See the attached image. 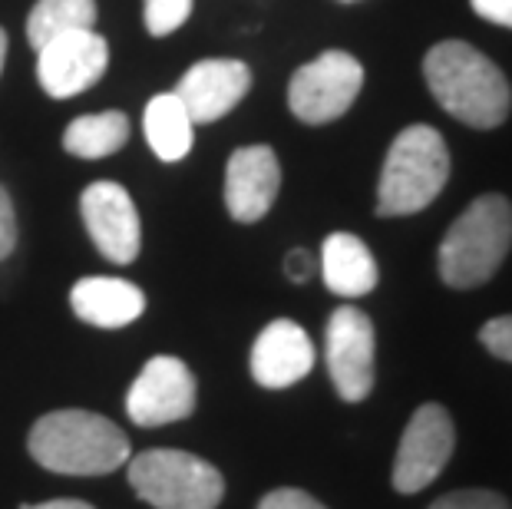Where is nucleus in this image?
Here are the masks:
<instances>
[{"label": "nucleus", "instance_id": "1", "mask_svg": "<svg viewBox=\"0 0 512 509\" xmlns=\"http://www.w3.org/2000/svg\"><path fill=\"white\" fill-rule=\"evenodd\" d=\"M423 77L443 110L473 129H496L512 110L506 73L463 40L437 43L423 60Z\"/></svg>", "mask_w": 512, "mask_h": 509}, {"label": "nucleus", "instance_id": "2", "mask_svg": "<svg viewBox=\"0 0 512 509\" xmlns=\"http://www.w3.org/2000/svg\"><path fill=\"white\" fill-rule=\"evenodd\" d=\"M27 447L43 470L67 476H103L129 460L126 433L90 410H53L40 417Z\"/></svg>", "mask_w": 512, "mask_h": 509}, {"label": "nucleus", "instance_id": "3", "mask_svg": "<svg viewBox=\"0 0 512 509\" xmlns=\"http://www.w3.org/2000/svg\"><path fill=\"white\" fill-rule=\"evenodd\" d=\"M512 248V205L503 196H479L450 225L440 245V278L450 288H479L499 272Z\"/></svg>", "mask_w": 512, "mask_h": 509}, {"label": "nucleus", "instance_id": "4", "mask_svg": "<svg viewBox=\"0 0 512 509\" xmlns=\"http://www.w3.org/2000/svg\"><path fill=\"white\" fill-rule=\"evenodd\" d=\"M450 179V149L433 126H407L390 143L377 186V215H413L427 209Z\"/></svg>", "mask_w": 512, "mask_h": 509}, {"label": "nucleus", "instance_id": "5", "mask_svg": "<svg viewBox=\"0 0 512 509\" xmlns=\"http://www.w3.org/2000/svg\"><path fill=\"white\" fill-rule=\"evenodd\" d=\"M129 463V486L156 509H215L225 496L222 473L185 450H146Z\"/></svg>", "mask_w": 512, "mask_h": 509}, {"label": "nucleus", "instance_id": "6", "mask_svg": "<svg viewBox=\"0 0 512 509\" xmlns=\"http://www.w3.org/2000/svg\"><path fill=\"white\" fill-rule=\"evenodd\" d=\"M361 86V60L344 50H328L318 60L304 63L301 70H294L288 86V106L308 126L334 123V119H341L354 106Z\"/></svg>", "mask_w": 512, "mask_h": 509}, {"label": "nucleus", "instance_id": "7", "mask_svg": "<svg viewBox=\"0 0 512 509\" xmlns=\"http://www.w3.org/2000/svg\"><path fill=\"white\" fill-rule=\"evenodd\" d=\"M456 450L453 417L440 404H423L410 417L394 460V490L420 493L437 480Z\"/></svg>", "mask_w": 512, "mask_h": 509}, {"label": "nucleus", "instance_id": "8", "mask_svg": "<svg viewBox=\"0 0 512 509\" xmlns=\"http://www.w3.org/2000/svg\"><path fill=\"white\" fill-rule=\"evenodd\" d=\"M195 397H199V387H195L189 364L179 361V357L159 354L146 361L133 387H129L126 414L139 427H166L192 414Z\"/></svg>", "mask_w": 512, "mask_h": 509}, {"label": "nucleus", "instance_id": "9", "mask_svg": "<svg viewBox=\"0 0 512 509\" xmlns=\"http://www.w3.org/2000/svg\"><path fill=\"white\" fill-rule=\"evenodd\" d=\"M374 324L361 308H337L328 321V371L347 404H361L374 391Z\"/></svg>", "mask_w": 512, "mask_h": 509}, {"label": "nucleus", "instance_id": "10", "mask_svg": "<svg viewBox=\"0 0 512 509\" xmlns=\"http://www.w3.org/2000/svg\"><path fill=\"white\" fill-rule=\"evenodd\" d=\"M106 63H110L106 40L96 30H73L37 50V80L53 100H70L103 77Z\"/></svg>", "mask_w": 512, "mask_h": 509}, {"label": "nucleus", "instance_id": "11", "mask_svg": "<svg viewBox=\"0 0 512 509\" xmlns=\"http://www.w3.org/2000/svg\"><path fill=\"white\" fill-rule=\"evenodd\" d=\"M83 225L90 232L93 245L116 265L136 262L139 245H143V229H139L136 202L119 182H93L80 196Z\"/></svg>", "mask_w": 512, "mask_h": 509}, {"label": "nucleus", "instance_id": "12", "mask_svg": "<svg viewBox=\"0 0 512 509\" xmlns=\"http://www.w3.org/2000/svg\"><path fill=\"white\" fill-rule=\"evenodd\" d=\"M281 189V166L271 146L235 149L225 169V205L235 222L265 219Z\"/></svg>", "mask_w": 512, "mask_h": 509}, {"label": "nucleus", "instance_id": "13", "mask_svg": "<svg viewBox=\"0 0 512 509\" xmlns=\"http://www.w3.org/2000/svg\"><path fill=\"white\" fill-rule=\"evenodd\" d=\"M252 90V70L242 60H202L179 80L176 96L192 123H215L235 110Z\"/></svg>", "mask_w": 512, "mask_h": 509}, {"label": "nucleus", "instance_id": "14", "mask_svg": "<svg viewBox=\"0 0 512 509\" xmlns=\"http://www.w3.org/2000/svg\"><path fill=\"white\" fill-rule=\"evenodd\" d=\"M314 367V344L301 324L288 318L271 321L258 334L252 348V377L268 391H285V387L304 381Z\"/></svg>", "mask_w": 512, "mask_h": 509}, {"label": "nucleus", "instance_id": "15", "mask_svg": "<svg viewBox=\"0 0 512 509\" xmlns=\"http://www.w3.org/2000/svg\"><path fill=\"white\" fill-rule=\"evenodd\" d=\"M70 308L93 328H126L146 311V295L123 278H83L70 291Z\"/></svg>", "mask_w": 512, "mask_h": 509}, {"label": "nucleus", "instance_id": "16", "mask_svg": "<svg viewBox=\"0 0 512 509\" xmlns=\"http://www.w3.org/2000/svg\"><path fill=\"white\" fill-rule=\"evenodd\" d=\"M321 275L328 291L341 298H361L377 288V262L370 248L351 232H334L324 238Z\"/></svg>", "mask_w": 512, "mask_h": 509}, {"label": "nucleus", "instance_id": "17", "mask_svg": "<svg viewBox=\"0 0 512 509\" xmlns=\"http://www.w3.org/2000/svg\"><path fill=\"white\" fill-rule=\"evenodd\" d=\"M143 129H146V143L162 162H179L189 156L195 123L176 93L152 96L143 116Z\"/></svg>", "mask_w": 512, "mask_h": 509}, {"label": "nucleus", "instance_id": "18", "mask_svg": "<svg viewBox=\"0 0 512 509\" xmlns=\"http://www.w3.org/2000/svg\"><path fill=\"white\" fill-rule=\"evenodd\" d=\"M129 119L119 110H103L90 116H76L63 133V149L80 159H103L126 146Z\"/></svg>", "mask_w": 512, "mask_h": 509}, {"label": "nucleus", "instance_id": "19", "mask_svg": "<svg viewBox=\"0 0 512 509\" xmlns=\"http://www.w3.org/2000/svg\"><path fill=\"white\" fill-rule=\"evenodd\" d=\"M96 0H37L27 17V40L40 50L53 37L73 34V30H93Z\"/></svg>", "mask_w": 512, "mask_h": 509}, {"label": "nucleus", "instance_id": "20", "mask_svg": "<svg viewBox=\"0 0 512 509\" xmlns=\"http://www.w3.org/2000/svg\"><path fill=\"white\" fill-rule=\"evenodd\" d=\"M192 14V0H146V30L152 37H169Z\"/></svg>", "mask_w": 512, "mask_h": 509}, {"label": "nucleus", "instance_id": "21", "mask_svg": "<svg viewBox=\"0 0 512 509\" xmlns=\"http://www.w3.org/2000/svg\"><path fill=\"white\" fill-rule=\"evenodd\" d=\"M430 509H509V503L493 490H456L440 496Z\"/></svg>", "mask_w": 512, "mask_h": 509}, {"label": "nucleus", "instance_id": "22", "mask_svg": "<svg viewBox=\"0 0 512 509\" xmlns=\"http://www.w3.org/2000/svg\"><path fill=\"white\" fill-rule=\"evenodd\" d=\"M479 341L486 344L489 354L503 357V361H512V314L486 321L483 331H479Z\"/></svg>", "mask_w": 512, "mask_h": 509}, {"label": "nucleus", "instance_id": "23", "mask_svg": "<svg viewBox=\"0 0 512 509\" xmlns=\"http://www.w3.org/2000/svg\"><path fill=\"white\" fill-rule=\"evenodd\" d=\"M258 509H328V506L314 500L311 493H304V490H291V486H285V490L268 493L265 500L258 503Z\"/></svg>", "mask_w": 512, "mask_h": 509}, {"label": "nucleus", "instance_id": "24", "mask_svg": "<svg viewBox=\"0 0 512 509\" xmlns=\"http://www.w3.org/2000/svg\"><path fill=\"white\" fill-rule=\"evenodd\" d=\"M17 248V215L14 202H10L7 189L0 186V262Z\"/></svg>", "mask_w": 512, "mask_h": 509}, {"label": "nucleus", "instance_id": "25", "mask_svg": "<svg viewBox=\"0 0 512 509\" xmlns=\"http://www.w3.org/2000/svg\"><path fill=\"white\" fill-rule=\"evenodd\" d=\"M470 4L479 17L489 20V24L512 30V0H470Z\"/></svg>", "mask_w": 512, "mask_h": 509}, {"label": "nucleus", "instance_id": "26", "mask_svg": "<svg viewBox=\"0 0 512 509\" xmlns=\"http://www.w3.org/2000/svg\"><path fill=\"white\" fill-rule=\"evenodd\" d=\"M285 272H288L291 281L304 285V281L314 275V258H311V252H304V248H294V252L288 255V262H285Z\"/></svg>", "mask_w": 512, "mask_h": 509}, {"label": "nucleus", "instance_id": "27", "mask_svg": "<svg viewBox=\"0 0 512 509\" xmlns=\"http://www.w3.org/2000/svg\"><path fill=\"white\" fill-rule=\"evenodd\" d=\"M27 509H96L83 500H50V503H40V506H27Z\"/></svg>", "mask_w": 512, "mask_h": 509}, {"label": "nucleus", "instance_id": "28", "mask_svg": "<svg viewBox=\"0 0 512 509\" xmlns=\"http://www.w3.org/2000/svg\"><path fill=\"white\" fill-rule=\"evenodd\" d=\"M4 57H7V34L0 30V70H4Z\"/></svg>", "mask_w": 512, "mask_h": 509}]
</instances>
